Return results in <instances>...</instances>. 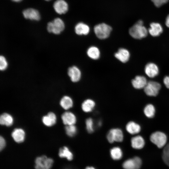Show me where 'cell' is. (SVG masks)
Returning <instances> with one entry per match:
<instances>
[{"label": "cell", "mask_w": 169, "mask_h": 169, "mask_svg": "<svg viewBox=\"0 0 169 169\" xmlns=\"http://www.w3.org/2000/svg\"><path fill=\"white\" fill-rule=\"evenodd\" d=\"M143 23L141 20H139L130 28L129 33L132 37L141 39L146 36L148 31L143 26Z\"/></svg>", "instance_id": "1"}, {"label": "cell", "mask_w": 169, "mask_h": 169, "mask_svg": "<svg viewBox=\"0 0 169 169\" xmlns=\"http://www.w3.org/2000/svg\"><path fill=\"white\" fill-rule=\"evenodd\" d=\"M151 141L157 147L161 148L166 145L167 137L164 132L156 131L152 133L150 136Z\"/></svg>", "instance_id": "2"}, {"label": "cell", "mask_w": 169, "mask_h": 169, "mask_svg": "<svg viewBox=\"0 0 169 169\" xmlns=\"http://www.w3.org/2000/svg\"><path fill=\"white\" fill-rule=\"evenodd\" d=\"M112 29L110 26L105 23L98 24L94 28L95 34L100 39H105L108 37Z\"/></svg>", "instance_id": "3"}, {"label": "cell", "mask_w": 169, "mask_h": 169, "mask_svg": "<svg viewBox=\"0 0 169 169\" xmlns=\"http://www.w3.org/2000/svg\"><path fill=\"white\" fill-rule=\"evenodd\" d=\"M64 27L62 20L59 18H57L48 23L47 28L49 32L58 34L64 30Z\"/></svg>", "instance_id": "4"}, {"label": "cell", "mask_w": 169, "mask_h": 169, "mask_svg": "<svg viewBox=\"0 0 169 169\" xmlns=\"http://www.w3.org/2000/svg\"><path fill=\"white\" fill-rule=\"evenodd\" d=\"M53 160L45 156L37 157L35 160V169H50L52 167Z\"/></svg>", "instance_id": "5"}, {"label": "cell", "mask_w": 169, "mask_h": 169, "mask_svg": "<svg viewBox=\"0 0 169 169\" xmlns=\"http://www.w3.org/2000/svg\"><path fill=\"white\" fill-rule=\"evenodd\" d=\"M106 138L110 143L115 141L122 142L124 138V135L122 131L120 128H116L110 129L108 132Z\"/></svg>", "instance_id": "6"}, {"label": "cell", "mask_w": 169, "mask_h": 169, "mask_svg": "<svg viewBox=\"0 0 169 169\" xmlns=\"http://www.w3.org/2000/svg\"><path fill=\"white\" fill-rule=\"evenodd\" d=\"M161 88V84L158 82L151 81L147 82L144 88L146 94L150 96H156L158 94Z\"/></svg>", "instance_id": "7"}, {"label": "cell", "mask_w": 169, "mask_h": 169, "mask_svg": "<svg viewBox=\"0 0 169 169\" xmlns=\"http://www.w3.org/2000/svg\"><path fill=\"white\" fill-rule=\"evenodd\" d=\"M141 164V158L136 156L126 160L123 163L122 166L124 169H139Z\"/></svg>", "instance_id": "8"}, {"label": "cell", "mask_w": 169, "mask_h": 169, "mask_svg": "<svg viewBox=\"0 0 169 169\" xmlns=\"http://www.w3.org/2000/svg\"><path fill=\"white\" fill-rule=\"evenodd\" d=\"M53 7L55 11L58 13L64 14L68 10L67 3L64 0H57L54 3Z\"/></svg>", "instance_id": "9"}, {"label": "cell", "mask_w": 169, "mask_h": 169, "mask_svg": "<svg viewBox=\"0 0 169 169\" xmlns=\"http://www.w3.org/2000/svg\"><path fill=\"white\" fill-rule=\"evenodd\" d=\"M145 71L146 74L149 77L154 78L159 73L158 66L154 63H149L145 66Z\"/></svg>", "instance_id": "10"}, {"label": "cell", "mask_w": 169, "mask_h": 169, "mask_svg": "<svg viewBox=\"0 0 169 169\" xmlns=\"http://www.w3.org/2000/svg\"><path fill=\"white\" fill-rule=\"evenodd\" d=\"M68 74L71 80L74 82L78 81L80 79L81 73L79 69L76 66L69 67L68 71Z\"/></svg>", "instance_id": "11"}, {"label": "cell", "mask_w": 169, "mask_h": 169, "mask_svg": "<svg viewBox=\"0 0 169 169\" xmlns=\"http://www.w3.org/2000/svg\"><path fill=\"white\" fill-rule=\"evenodd\" d=\"M24 17L26 19L32 20H39L40 15L39 12L36 10L29 8L24 10L23 12Z\"/></svg>", "instance_id": "12"}, {"label": "cell", "mask_w": 169, "mask_h": 169, "mask_svg": "<svg viewBox=\"0 0 169 169\" xmlns=\"http://www.w3.org/2000/svg\"><path fill=\"white\" fill-rule=\"evenodd\" d=\"M61 118L63 123L66 125H74L77 121L75 115L72 112L68 111L64 113Z\"/></svg>", "instance_id": "13"}, {"label": "cell", "mask_w": 169, "mask_h": 169, "mask_svg": "<svg viewBox=\"0 0 169 169\" xmlns=\"http://www.w3.org/2000/svg\"><path fill=\"white\" fill-rule=\"evenodd\" d=\"M133 87L137 89L144 88L147 82L146 78L142 76H137L132 80Z\"/></svg>", "instance_id": "14"}, {"label": "cell", "mask_w": 169, "mask_h": 169, "mask_svg": "<svg viewBox=\"0 0 169 169\" xmlns=\"http://www.w3.org/2000/svg\"><path fill=\"white\" fill-rule=\"evenodd\" d=\"M145 141L143 138L140 135L135 136L131 139V144L132 148L136 149H141L144 147Z\"/></svg>", "instance_id": "15"}, {"label": "cell", "mask_w": 169, "mask_h": 169, "mask_svg": "<svg viewBox=\"0 0 169 169\" xmlns=\"http://www.w3.org/2000/svg\"><path fill=\"white\" fill-rule=\"evenodd\" d=\"M115 57L122 63H126L129 59L130 54L129 51L124 48H120L115 54Z\"/></svg>", "instance_id": "16"}, {"label": "cell", "mask_w": 169, "mask_h": 169, "mask_svg": "<svg viewBox=\"0 0 169 169\" xmlns=\"http://www.w3.org/2000/svg\"><path fill=\"white\" fill-rule=\"evenodd\" d=\"M125 129L128 133L132 135L137 134L141 131L140 125L133 121L128 122L126 125Z\"/></svg>", "instance_id": "17"}, {"label": "cell", "mask_w": 169, "mask_h": 169, "mask_svg": "<svg viewBox=\"0 0 169 169\" xmlns=\"http://www.w3.org/2000/svg\"><path fill=\"white\" fill-rule=\"evenodd\" d=\"M11 135L15 142L20 143L24 140L25 133L24 131L21 128H16L12 132Z\"/></svg>", "instance_id": "18"}, {"label": "cell", "mask_w": 169, "mask_h": 169, "mask_svg": "<svg viewBox=\"0 0 169 169\" xmlns=\"http://www.w3.org/2000/svg\"><path fill=\"white\" fill-rule=\"evenodd\" d=\"M150 27L148 32L152 36H158L162 32V27L159 23H152L150 24Z\"/></svg>", "instance_id": "19"}, {"label": "cell", "mask_w": 169, "mask_h": 169, "mask_svg": "<svg viewBox=\"0 0 169 169\" xmlns=\"http://www.w3.org/2000/svg\"><path fill=\"white\" fill-rule=\"evenodd\" d=\"M90 30L89 26L82 22L77 23L75 27L76 33L79 35H86L89 33Z\"/></svg>", "instance_id": "20"}, {"label": "cell", "mask_w": 169, "mask_h": 169, "mask_svg": "<svg viewBox=\"0 0 169 169\" xmlns=\"http://www.w3.org/2000/svg\"><path fill=\"white\" fill-rule=\"evenodd\" d=\"M56 117L54 113L50 112L47 115L43 117L42 121L46 126H51L54 125L56 122Z\"/></svg>", "instance_id": "21"}, {"label": "cell", "mask_w": 169, "mask_h": 169, "mask_svg": "<svg viewBox=\"0 0 169 169\" xmlns=\"http://www.w3.org/2000/svg\"><path fill=\"white\" fill-rule=\"evenodd\" d=\"M95 105V102L93 100L88 99L83 102L81 105V108L84 112L88 113L92 111Z\"/></svg>", "instance_id": "22"}, {"label": "cell", "mask_w": 169, "mask_h": 169, "mask_svg": "<svg viewBox=\"0 0 169 169\" xmlns=\"http://www.w3.org/2000/svg\"><path fill=\"white\" fill-rule=\"evenodd\" d=\"M13 117L8 113H4L0 116V123L2 125L9 126L13 125Z\"/></svg>", "instance_id": "23"}, {"label": "cell", "mask_w": 169, "mask_h": 169, "mask_svg": "<svg viewBox=\"0 0 169 169\" xmlns=\"http://www.w3.org/2000/svg\"><path fill=\"white\" fill-rule=\"evenodd\" d=\"M59 155L60 157L66 158L69 161L72 160L73 158V154L66 146L60 149Z\"/></svg>", "instance_id": "24"}, {"label": "cell", "mask_w": 169, "mask_h": 169, "mask_svg": "<svg viewBox=\"0 0 169 169\" xmlns=\"http://www.w3.org/2000/svg\"><path fill=\"white\" fill-rule=\"evenodd\" d=\"M73 101L69 96H65L61 100L60 104L61 106L65 110H68L73 105Z\"/></svg>", "instance_id": "25"}, {"label": "cell", "mask_w": 169, "mask_h": 169, "mask_svg": "<svg viewBox=\"0 0 169 169\" xmlns=\"http://www.w3.org/2000/svg\"><path fill=\"white\" fill-rule=\"evenodd\" d=\"M87 53L90 58L93 59H98L100 55L99 49L95 46H91L88 48Z\"/></svg>", "instance_id": "26"}, {"label": "cell", "mask_w": 169, "mask_h": 169, "mask_svg": "<svg viewBox=\"0 0 169 169\" xmlns=\"http://www.w3.org/2000/svg\"><path fill=\"white\" fill-rule=\"evenodd\" d=\"M143 112L146 117L148 118H152L155 115V108L153 105L149 104L145 107Z\"/></svg>", "instance_id": "27"}, {"label": "cell", "mask_w": 169, "mask_h": 169, "mask_svg": "<svg viewBox=\"0 0 169 169\" xmlns=\"http://www.w3.org/2000/svg\"><path fill=\"white\" fill-rule=\"evenodd\" d=\"M110 154L112 158L115 160H120L122 156V151L118 147H115L112 148L110 150Z\"/></svg>", "instance_id": "28"}, {"label": "cell", "mask_w": 169, "mask_h": 169, "mask_svg": "<svg viewBox=\"0 0 169 169\" xmlns=\"http://www.w3.org/2000/svg\"><path fill=\"white\" fill-rule=\"evenodd\" d=\"M65 130L67 135L70 137L75 136L77 131V127L74 125H66L65 127Z\"/></svg>", "instance_id": "29"}, {"label": "cell", "mask_w": 169, "mask_h": 169, "mask_svg": "<svg viewBox=\"0 0 169 169\" xmlns=\"http://www.w3.org/2000/svg\"><path fill=\"white\" fill-rule=\"evenodd\" d=\"M162 158L164 163L169 166V143L166 144L164 147Z\"/></svg>", "instance_id": "30"}, {"label": "cell", "mask_w": 169, "mask_h": 169, "mask_svg": "<svg viewBox=\"0 0 169 169\" xmlns=\"http://www.w3.org/2000/svg\"><path fill=\"white\" fill-rule=\"evenodd\" d=\"M94 123L93 120L91 118H89L85 120L86 129L89 133H93L94 131Z\"/></svg>", "instance_id": "31"}, {"label": "cell", "mask_w": 169, "mask_h": 169, "mask_svg": "<svg viewBox=\"0 0 169 169\" xmlns=\"http://www.w3.org/2000/svg\"><path fill=\"white\" fill-rule=\"evenodd\" d=\"M8 63L5 58L3 56L0 57V69L1 70H4L7 68Z\"/></svg>", "instance_id": "32"}, {"label": "cell", "mask_w": 169, "mask_h": 169, "mask_svg": "<svg viewBox=\"0 0 169 169\" xmlns=\"http://www.w3.org/2000/svg\"><path fill=\"white\" fill-rule=\"evenodd\" d=\"M154 5L157 7H159L164 4L167 3L168 0H151Z\"/></svg>", "instance_id": "33"}, {"label": "cell", "mask_w": 169, "mask_h": 169, "mask_svg": "<svg viewBox=\"0 0 169 169\" xmlns=\"http://www.w3.org/2000/svg\"><path fill=\"white\" fill-rule=\"evenodd\" d=\"M6 142L4 138L2 136L0 137V150L2 151L5 147Z\"/></svg>", "instance_id": "34"}, {"label": "cell", "mask_w": 169, "mask_h": 169, "mask_svg": "<svg viewBox=\"0 0 169 169\" xmlns=\"http://www.w3.org/2000/svg\"><path fill=\"white\" fill-rule=\"evenodd\" d=\"M163 82L166 87L169 89V76H166L164 78Z\"/></svg>", "instance_id": "35"}, {"label": "cell", "mask_w": 169, "mask_h": 169, "mask_svg": "<svg viewBox=\"0 0 169 169\" xmlns=\"http://www.w3.org/2000/svg\"><path fill=\"white\" fill-rule=\"evenodd\" d=\"M165 23L167 27L169 28V15L166 18Z\"/></svg>", "instance_id": "36"}, {"label": "cell", "mask_w": 169, "mask_h": 169, "mask_svg": "<svg viewBox=\"0 0 169 169\" xmlns=\"http://www.w3.org/2000/svg\"><path fill=\"white\" fill-rule=\"evenodd\" d=\"M85 169H95L92 167H87Z\"/></svg>", "instance_id": "37"}, {"label": "cell", "mask_w": 169, "mask_h": 169, "mask_svg": "<svg viewBox=\"0 0 169 169\" xmlns=\"http://www.w3.org/2000/svg\"><path fill=\"white\" fill-rule=\"evenodd\" d=\"M102 123L100 121L98 122V125L99 126H100L101 125Z\"/></svg>", "instance_id": "38"}, {"label": "cell", "mask_w": 169, "mask_h": 169, "mask_svg": "<svg viewBox=\"0 0 169 169\" xmlns=\"http://www.w3.org/2000/svg\"><path fill=\"white\" fill-rule=\"evenodd\" d=\"M13 1L15 2H19L21 1L22 0H12Z\"/></svg>", "instance_id": "39"}, {"label": "cell", "mask_w": 169, "mask_h": 169, "mask_svg": "<svg viewBox=\"0 0 169 169\" xmlns=\"http://www.w3.org/2000/svg\"><path fill=\"white\" fill-rule=\"evenodd\" d=\"M45 0L46 1H49L51 0Z\"/></svg>", "instance_id": "40"}]
</instances>
